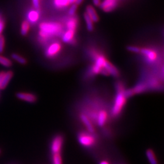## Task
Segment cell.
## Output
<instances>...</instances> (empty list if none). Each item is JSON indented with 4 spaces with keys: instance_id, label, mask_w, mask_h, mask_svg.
<instances>
[{
    "instance_id": "9c48e42d",
    "label": "cell",
    "mask_w": 164,
    "mask_h": 164,
    "mask_svg": "<svg viewBox=\"0 0 164 164\" xmlns=\"http://www.w3.org/2000/svg\"><path fill=\"white\" fill-rule=\"evenodd\" d=\"M16 97L17 99L29 103H34L38 100V97L35 94L26 92L17 93L16 94Z\"/></svg>"
},
{
    "instance_id": "d4e9b609",
    "label": "cell",
    "mask_w": 164,
    "mask_h": 164,
    "mask_svg": "<svg viewBox=\"0 0 164 164\" xmlns=\"http://www.w3.org/2000/svg\"><path fill=\"white\" fill-rule=\"evenodd\" d=\"M77 5L76 4H72L71 7H70L69 10V12H68V13L69 15L71 16H73L75 15L76 12V10L77 9Z\"/></svg>"
},
{
    "instance_id": "277c9868",
    "label": "cell",
    "mask_w": 164,
    "mask_h": 164,
    "mask_svg": "<svg viewBox=\"0 0 164 164\" xmlns=\"http://www.w3.org/2000/svg\"><path fill=\"white\" fill-rule=\"evenodd\" d=\"M40 29L41 38H47L57 35L61 31L62 26L57 23H43L40 24Z\"/></svg>"
},
{
    "instance_id": "4316f807",
    "label": "cell",
    "mask_w": 164,
    "mask_h": 164,
    "mask_svg": "<svg viewBox=\"0 0 164 164\" xmlns=\"http://www.w3.org/2000/svg\"><path fill=\"white\" fill-rule=\"evenodd\" d=\"M33 6L35 9H38L40 6V0H32Z\"/></svg>"
},
{
    "instance_id": "4dcf8cb0",
    "label": "cell",
    "mask_w": 164,
    "mask_h": 164,
    "mask_svg": "<svg viewBox=\"0 0 164 164\" xmlns=\"http://www.w3.org/2000/svg\"><path fill=\"white\" fill-rule=\"evenodd\" d=\"M93 3L97 6H99L100 4V0H93Z\"/></svg>"
},
{
    "instance_id": "1f68e13d",
    "label": "cell",
    "mask_w": 164,
    "mask_h": 164,
    "mask_svg": "<svg viewBox=\"0 0 164 164\" xmlns=\"http://www.w3.org/2000/svg\"><path fill=\"white\" fill-rule=\"evenodd\" d=\"M83 1H84V0H76V2L75 4H76L77 6H79V5H80Z\"/></svg>"
},
{
    "instance_id": "8992f818",
    "label": "cell",
    "mask_w": 164,
    "mask_h": 164,
    "mask_svg": "<svg viewBox=\"0 0 164 164\" xmlns=\"http://www.w3.org/2000/svg\"><path fill=\"white\" fill-rule=\"evenodd\" d=\"M77 117L79 121L85 127V130L92 134H94V135H99L97 131V128L91 121L90 119H89L85 114L78 112Z\"/></svg>"
},
{
    "instance_id": "cb8c5ba5",
    "label": "cell",
    "mask_w": 164,
    "mask_h": 164,
    "mask_svg": "<svg viewBox=\"0 0 164 164\" xmlns=\"http://www.w3.org/2000/svg\"><path fill=\"white\" fill-rule=\"evenodd\" d=\"M5 39L3 35H0V54H2L4 50Z\"/></svg>"
},
{
    "instance_id": "ac0fdd59",
    "label": "cell",
    "mask_w": 164,
    "mask_h": 164,
    "mask_svg": "<svg viewBox=\"0 0 164 164\" xmlns=\"http://www.w3.org/2000/svg\"><path fill=\"white\" fill-rule=\"evenodd\" d=\"M52 164H63L62 153H56L51 154Z\"/></svg>"
},
{
    "instance_id": "4fadbf2b",
    "label": "cell",
    "mask_w": 164,
    "mask_h": 164,
    "mask_svg": "<svg viewBox=\"0 0 164 164\" xmlns=\"http://www.w3.org/2000/svg\"><path fill=\"white\" fill-rule=\"evenodd\" d=\"M86 13L88 14V15L90 17V18L92 20V21L94 23H96L99 21V17L96 10L93 6H88L86 7Z\"/></svg>"
},
{
    "instance_id": "2e32d148",
    "label": "cell",
    "mask_w": 164,
    "mask_h": 164,
    "mask_svg": "<svg viewBox=\"0 0 164 164\" xmlns=\"http://www.w3.org/2000/svg\"><path fill=\"white\" fill-rule=\"evenodd\" d=\"M75 32L76 31H72V30H68L62 37V40L63 41V42L68 43H72Z\"/></svg>"
},
{
    "instance_id": "f546056e",
    "label": "cell",
    "mask_w": 164,
    "mask_h": 164,
    "mask_svg": "<svg viewBox=\"0 0 164 164\" xmlns=\"http://www.w3.org/2000/svg\"><path fill=\"white\" fill-rule=\"evenodd\" d=\"M4 73H5V72H4V71L0 72V85H1V82H2L3 78V76L4 75Z\"/></svg>"
},
{
    "instance_id": "e575fe53",
    "label": "cell",
    "mask_w": 164,
    "mask_h": 164,
    "mask_svg": "<svg viewBox=\"0 0 164 164\" xmlns=\"http://www.w3.org/2000/svg\"><path fill=\"white\" fill-rule=\"evenodd\" d=\"M1 149H0V154H1Z\"/></svg>"
},
{
    "instance_id": "6da1fadb",
    "label": "cell",
    "mask_w": 164,
    "mask_h": 164,
    "mask_svg": "<svg viewBox=\"0 0 164 164\" xmlns=\"http://www.w3.org/2000/svg\"><path fill=\"white\" fill-rule=\"evenodd\" d=\"M111 102L106 94H101L93 89L88 91L80 100L77 105L78 112L85 114L96 127L99 113L103 109L110 108Z\"/></svg>"
},
{
    "instance_id": "836d02e7",
    "label": "cell",
    "mask_w": 164,
    "mask_h": 164,
    "mask_svg": "<svg viewBox=\"0 0 164 164\" xmlns=\"http://www.w3.org/2000/svg\"><path fill=\"white\" fill-rule=\"evenodd\" d=\"M3 20H4L3 18V15H2V14L0 13V22H1V21H3Z\"/></svg>"
},
{
    "instance_id": "7a4b0ae2",
    "label": "cell",
    "mask_w": 164,
    "mask_h": 164,
    "mask_svg": "<svg viewBox=\"0 0 164 164\" xmlns=\"http://www.w3.org/2000/svg\"><path fill=\"white\" fill-rule=\"evenodd\" d=\"M115 96L111 102L110 114L112 121L117 120L122 114L128 99L125 96L126 86L122 80H117L114 84Z\"/></svg>"
},
{
    "instance_id": "ba28073f",
    "label": "cell",
    "mask_w": 164,
    "mask_h": 164,
    "mask_svg": "<svg viewBox=\"0 0 164 164\" xmlns=\"http://www.w3.org/2000/svg\"><path fill=\"white\" fill-rule=\"evenodd\" d=\"M62 45L59 43L55 42L52 43L46 49L45 51V55L48 58H53L60 53Z\"/></svg>"
},
{
    "instance_id": "30bf717a",
    "label": "cell",
    "mask_w": 164,
    "mask_h": 164,
    "mask_svg": "<svg viewBox=\"0 0 164 164\" xmlns=\"http://www.w3.org/2000/svg\"><path fill=\"white\" fill-rule=\"evenodd\" d=\"M104 69H105L109 72L110 76L113 77L114 78L118 79L121 76V72L119 70L108 60H107L105 63V65L104 66Z\"/></svg>"
},
{
    "instance_id": "3957f363",
    "label": "cell",
    "mask_w": 164,
    "mask_h": 164,
    "mask_svg": "<svg viewBox=\"0 0 164 164\" xmlns=\"http://www.w3.org/2000/svg\"><path fill=\"white\" fill-rule=\"evenodd\" d=\"M77 139L79 144L87 150H92L99 143L100 136L99 135H94L85 129L77 132Z\"/></svg>"
},
{
    "instance_id": "603a6c76",
    "label": "cell",
    "mask_w": 164,
    "mask_h": 164,
    "mask_svg": "<svg viewBox=\"0 0 164 164\" xmlns=\"http://www.w3.org/2000/svg\"><path fill=\"white\" fill-rule=\"evenodd\" d=\"M55 5L59 7H63L69 4V0H55Z\"/></svg>"
},
{
    "instance_id": "5b68a950",
    "label": "cell",
    "mask_w": 164,
    "mask_h": 164,
    "mask_svg": "<svg viewBox=\"0 0 164 164\" xmlns=\"http://www.w3.org/2000/svg\"><path fill=\"white\" fill-rule=\"evenodd\" d=\"M64 142L65 138L62 134L58 133L54 136L50 144V151L51 154L62 153Z\"/></svg>"
},
{
    "instance_id": "484cf974",
    "label": "cell",
    "mask_w": 164,
    "mask_h": 164,
    "mask_svg": "<svg viewBox=\"0 0 164 164\" xmlns=\"http://www.w3.org/2000/svg\"><path fill=\"white\" fill-rule=\"evenodd\" d=\"M127 49L131 52H134V53H140V48L137 46H129L127 47Z\"/></svg>"
},
{
    "instance_id": "7402d4cb",
    "label": "cell",
    "mask_w": 164,
    "mask_h": 164,
    "mask_svg": "<svg viewBox=\"0 0 164 164\" xmlns=\"http://www.w3.org/2000/svg\"><path fill=\"white\" fill-rule=\"evenodd\" d=\"M77 27V20L75 18H72L69 20L67 23V28L68 30H72V31H76Z\"/></svg>"
},
{
    "instance_id": "5bb4252c",
    "label": "cell",
    "mask_w": 164,
    "mask_h": 164,
    "mask_svg": "<svg viewBox=\"0 0 164 164\" xmlns=\"http://www.w3.org/2000/svg\"><path fill=\"white\" fill-rule=\"evenodd\" d=\"M39 17H40V14L37 9L31 10L29 11L27 15L28 21L31 23H35L38 20Z\"/></svg>"
},
{
    "instance_id": "8fae6325",
    "label": "cell",
    "mask_w": 164,
    "mask_h": 164,
    "mask_svg": "<svg viewBox=\"0 0 164 164\" xmlns=\"http://www.w3.org/2000/svg\"><path fill=\"white\" fill-rule=\"evenodd\" d=\"M100 7L105 12H110L113 10L117 5V0H105L100 4Z\"/></svg>"
},
{
    "instance_id": "d6986e66",
    "label": "cell",
    "mask_w": 164,
    "mask_h": 164,
    "mask_svg": "<svg viewBox=\"0 0 164 164\" xmlns=\"http://www.w3.org/2000/svg\"><path fill=\"white\" fill-rule=\"evenodd\" d=\"M30 29V23L28 21H23L21 26V30H20V32L21 34L23 36H25L29 32V31Z\"/></svg>"
},
{
    "instance_id": "d6a6232c",
    "label": "cell",
    "mask_w": 164,
    "mask_h": 164,
    "mask_svg": "<svg viewBox=\"0 0 164 164\" xmlns=\"http://www.w3.org/2000/svg\"><path fill=\"white\" fill-rule=\"evenodd\" d=\"M76 2V0H69V4H75Z\"/></svg>"
},
{
    "instance_id": "9a60e30c",
    "label": "cell",
    "mask_w": 164,
    "mask_h": 164,
    "mask_svg": "<svg viewBox=\"0 0 164 164\" xmlns=\"http://www.w3.org/2000/svg\"><path fill=\"white\" fill-rule=\"evenodd\" d=\"M146 156L149 163L150 164H159L157 159L156 156V154L152 149H147L146 150Z\"/></svg>"
},
{
    "instance_id": "83f0119b",
    "label": "cell",
    "mask_w": 164,
    "mask_h": 164,
    "mask_svg": "<svg viewBox=\"0 0 164 164\" xmlns=\"http://www.w3.org/2000/svg\"><path fill=\"white\" fill-rule=\"evenodd\" d=\"M4 26H5V22L4 20H3L0 22V35H2V33L4 29Z\"/></svg>"
},
{
    "instance_id": "52a82bcc",
    "label": "cell",
    "mask_w": 164,
    "mask_h": 164,
    "mask_svg": "<svg viewBox=\"0 0 164 164\" xmlns=\"http://www.w3.org/2000/svg\"><path fill=\"white\" fill-rule=\"evenodd\" d=\"M140 52L143 55L145 62L148 65H153L156 62L157 54L153 50L148 48H143L140 49Z\"/></svg>"
},
{
    "instance_id": "ffe728a7",
    "label": "cell",
    "mask_w": 164,
    "mask_h": 164,
    "mask_svg": "<svg viewBox=\"0 0 164 164\" xmlns=\"http://www.w3.org/2000/svg\"><path fill=\"white\" fill-rule=\"evenodd\" d=\"M11 57L14 60H15L17 62L19 63L21 65H24L27 63L26 59L19 54H17L16 53H13L12 54Z\"/></svg>"
},
{
    "instance_id": "44dd1931",
    "label": "cell",
    "mask_w": 164,
    "mask_h": 164,
    "mask_svg": "<svg viewBox=\"0 0 164 164\" xmlns=\"http://www.w3.org/2000/svg\"><path fill=\"white\" fill-rule=\"evenodd\" d=\"M0 65L6 68H9L12 66V62L10 59L0 54Z\"/></svg>"
},
{
    "instance_id": "e0dca14e",
    "label": "cell",
    "mask_w": 164,
    "mask_h": 164,
    "mask_svg": "<svg viewBox=\"0 0 164 164\" xmlns=\"http://www.w3.org/2000/svg\"><path fill=\"white\" fill-rule=\"evenodd\" d=\"M84 19L86 24L87 29L90 32L93 31L94 30V25H93L94 22L92 21L90 17L88 15V14L86 13H84Z\"/></svg>"
},
{
    "instance_id": "7c38bea8",
    "label": "cell",
    "mask_w": 164,
    "mask_h": 164,
    "mask_svg": "<svg viewBox=\"0 0 164 164\" xmlns=\"http://www.w3.org/2000/svg\"><path fill=\"white\" fill-rule=\"evenodd\" d=\"M13 72L12 71H8L7 72H5L1 85H0V89H4L7 87L12 78L13 77Z\"/></svg>"
},
{
    "instance_id": "f1b7e54d",
    "label": "cell",
    "mask_w": 164,
    "mask_h": 164,
    "mask_svg": "<svg viewBox=\"0 0 164 164\" xmlns=\"http://www.w3.org/2000/svg\"><path fill=\"white\" fill-rule=\"evenodd\" d=\"M99 164H110V162L108 161L107 160H106V159H103V160H101L100 161Z\"/></svg>"
}]
</instances>
